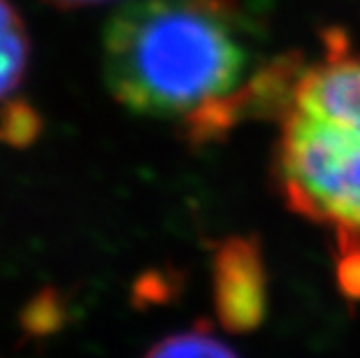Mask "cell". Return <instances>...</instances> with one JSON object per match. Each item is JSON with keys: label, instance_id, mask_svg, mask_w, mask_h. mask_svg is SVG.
I'll list each match as a JSON object with an SVG mask.
<instances>
[{"label": "cell", "instance_id": "1", "mask_svg": "<svg viewBox=\"0 0 360 358\" xmlns=\"http://www.w3.org/2000/svg\"><path fill=\"white\" fill-rule=\"evenodd\" d=\"M297 63L256 70L237 0H130L105 30V79L135 114L217 140L247 112L283 110Z\"/></svg>", "mask_w": 360, "mask_h": 358}, {"label": "cell", "instance_id": "6", "mask_svg": "<svg viewBox=\"0 0 360 358\" xmlns=\"http://www.w3.org/2000/svg\"><path fill=\"white\" fill-rule=\"evenodd\" d=\"M337 286L347 300H360V235H337Z\"/></svg>", "mask_w": 360, "mask_h": 358}, {"label": "cell", "instance_id": "5", "mask_svg": "<svg viewBox=\"0 0 360 358\" xmlns=\"http://www.w3.org/2000/svg\"><path fill=\"white\" fill-rule=\"evenodd\" d=\"M144 358H240L235 349L217 338L207 324H195L186 331L158 340Z\"/></svg>", "mask_w": 360, "mask_h": 358}, {"label": "cell", "instance_id": "2", "mask_svg": "<svg viewBox=\"0 0 360 358\" xmlns=\"http://www.w3.org/2000/svg\"><path fill=\"white\" fill-rule=\"evenodd\" d=\"M281 112L286 203L335 235H360V56L333 37L326 58L297 75Z\"/></svg>", "mask_w": 360, "mask_h": 358}, {"label": "cell", "instance_id": "7", "mask_svg": "<svg viewBox=\"0 0 360 358\" xmlns=\"http://www.w3.org/2000/svg\"><path fill=\"white\" fill-rule=\"evenodd\" d=\"M53 5L60 7H79V5H94V3H103V0H49Z\"/></svg>", "mask_w": 360, "mask_h": 358}, {"label": "cell", "instance_id": "4", "mask_svg": "<svg viewBox=\"0 0 360 358\" xmlns=\"http://www.w3.org/2000/svg\"><path fill=\"white\" fill-rule=\"evenodd\" d=\"M28 63V33L19 12L0 0V103L7 101L24 82Z\"/></svg>", "mask_w": 360, "mask_h": 358}, {"label": "cell", "instance_id": "3", "mask_svg": "<svg viewBox=\"0 0 360 358\" xmlns=\"http://www.w3.org/2000/svg\"><path fill=\"white\" fill-rule=\"evenodd\" d=\"M212 302L228 333L249 335L270 309L267 265L254 238H228L212 261Z\"/></svg>", "mask_w": 360, "mask_h": 358}]
</instances>
